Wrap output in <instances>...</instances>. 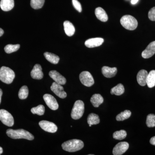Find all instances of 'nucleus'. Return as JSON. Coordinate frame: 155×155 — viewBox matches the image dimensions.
Returning a JSON list of instances; mask_svg holds the SVG:
<instances>
[{
	"instance_id": "20",
	"label": "nucleus",
	"mask_w": 155,
	"mask_h": 155,
	"mask_svg": "<svg viewBox=\"0 0 155 155\" xmlns=\"http://www.w3.org/2000/svg\"><path fill=\"white\" fill-rule=\"evenodd\" d=\"M65 33L68 36H72L75 32V28L73 24L69 21H66L64 23Z\"/></svg>"
},
{
	"instance_id": "30",
	"label": "nucleus",
	"mask_w": 155,
	"mask_h": 155,
	"mask_svg": "<svg viewBox=\"0 0 155 155\" xmlns=\"http://www.w3.org/2000/svg\"><path fill=\"white\" fill-rule=\"evenodd\" d=\"M20 48V45H7L5 48V51L7 54H11V53L17 51Z\"/></svg>"
},
{
	"instance_id": "39",
	"label": "nucleus",
	"mask_w": 155,
	"mask_h": 155,
	"mask_svg": "<svg viewBox=\"0 0 155 155\" xmlns=\"http://www.w3.org/2000/svg\"><path fill=\"white\" fill-rule=\"evenodd\" d=\"M3 152V150L2 148L1 147H0V155L2 154V153Z\"/></svg>"
},
{
	"instance_id": "9",
	"label": "nucleus",
	"mask_w": 155,
	"mask_h": 155,
	"mask_svg": "<svg viewBox=\"0 0 155 155\" xmlns=\"http://www.w3.org/2000/svg\"><path fill=\"white\" fill-rule=\"evenodd\" d=\"M44 100L47 105L53 110H58L59 108V105L57 100L53 96L50 94H45L43 96Z\"/></svg>"
},
{
	"instance_id": "5",
	"label": "nucleus",
	"mask_w": 155,
	"mask_h": 155,
	"mask_svg": "<svg viewBox=\"0 0 155 155\" xmlns=\"http://www.w3.org/2000/svg\"><path fill=\"white\" fill-rule=\"evenodd\" d=\"M84 110V103L80 100L76 101L74 104L71 112V117L77 120L80 119L83 116Z\"/></svg>"
},
{
	"instance_id": "10",
	"label": "nucleus",
	"mask_w": 155,
	"mask_h": 155,
	"mask_svg": "<svg viewBox=\"0 0 155 155\" xmlns=\"http://www.w3.org/2000/svg\"><path fill=\"white\" fill-rule=\"evenodd\" d=\"M51 89L52 91L59 97L64 99L67 96V94L64 91V87L61 84L53 82L52 84L51 87Z\"/></svg>"
},
{
	"instance_id": "3",
	"label": "nucleus",
	"mask_w": 155,
	"mask_h": 155,
	"mask_svg": "<svg viewBox=\"0 0 155 155\" xmlns=\"http://www.w3.org/2000/svg\"><path fill=\"white\" fill-rule=\"evenodd\" d=\"M15 74L14 71L10 68L2 67L0 69V80L4 83L10 84L13 82Z\"/></svg>"
},
{
	"instance_id": "11",
	"label": "nucleus",
	"mask_w": 155,
	"mask_h": 155,
	"mask_svg": "<svg viewBox=\"0 0 155 155\" xmlns=\"http://www.w3.org/2000/svg\"><path fill=\"white\" fill-rule=\"evenodd\" d=\"M129 144L126 142H121L116 145L113 149L114 155H121L124 153L128 150Z\"/></svg>"
},
{
	"instance_id": "29",
	"label": "nucleus",
	"mask_w": 155,
	"mask_h": 155,
	"mask_svg": "<svg viewBox=\"0 0 155 155\" xmlns=\"http://www.w3.org/2000/svg\"><path fill=\"white\" fill-rule=\"evenodd\" d=\"M28 89L26 86H23L20 89L18 93V96L20 99H25L28 96Z\"/></svg>"
},
{
	"instance_id": "18",
	"label": "nucleus",
	"mask_w": 155,
	"mask_h": 155,
	"mask_svg": "<svg viewBox=\"0 0 155 155\" xmlns=\"http://www.w3.org/2000/svg\"><path fill=\"white\" fill-rule=\"evenodd\" d=\"M14 6V0H1L0 2V7L3 11H11Z\"/></svg>"
},
{
	"instance_id": "7",
	"label": "nucleus",
	"mask_w": 155,
	"mask_h": 155,
	"mask_svg": "<svg viewBox=\"0 0 155 155\" xmlns=\"http://www.w3.org/2000/svg\"><path fill=\"white\" fill-rule=\"evenodd\" d=\"M79 79L84 85L88 87L92 86L94 83L92 75L87 71L81 72L79 75Z\"/></svg>"
},
{
	"instance_id": "36",
	"label": "nucleus",
	"mask_w": 155,
	"mask_h": 155,
	"mask_svg": "<svg viewBox=\"0 0 155 155\" xmlns=\"http://www.w3.org/2000/svg\"><path fill=\"white\" fill-rule=\"evenodd\" d=\"M139 0H131V3L132 5H135L136 3H137Z\"/></svg>"
},
{
	"instance_id": "8",
	"label": "nucleus",
	"mask_w": 155,
	"mask_h": 155,
	"mask_svg": "<svg viewBox=\"0 0 155 155\" xmlns=\"http://www.w3.org/2000/svg\"><path fill=\"white\" fill-rule=\"evenodd\" d=\"M39 125L42 129L50 133H55L58 130L57 125L54 123L49 121L45 120L40 121L39 122Z\"/></svg>"
},
{
	"instance_id": "32",
	"label": "nucleus",
	"mask_w": 155,
	"mask_h": 155,
	"mask_svg": "<svg viewBox=\"0 0 155 155\" xmlns=\"http://www.w3.org/2000/svg\"><path fill=\"white\" fill-rule=\"evenodd\" d=\"M146 124L148 127H155V115L150 114L147 116Z\"/></svg>"
},
{
	"instance_id": "2",
	"label": "nucleus",
	"mask_w": 155,
	"mask_h": 155,
	"mask_svg": "<svg viewBox=\"0 0 155 155\" xmlns=\"http://www.w3.org/2000/svg\"><path fill=\"white\" fill-rule=\"evenodd\" d=\"M84 146L83 142L78 139H72L65 142L62 144L63 150L69 152H75L82 149Z\"/></svg>"
},
{
	"instance_id": "23",
	"label": "nucleus",
	"mask_w": 155,
	"mask_h": 155,
	"mask_svg": "<svg viewBox=\"0 0 155 155\" xmlns=\"http://www.w3.org/2000/svg\"><path fill=\"white\" fill-rule=\"evenodd\" d=\"M147 84L149 88H152L155 86V70H152L148 74Z\"/></svg>"
},
{
	"instance_id": "35",
	"label": "nucleus",
	"mask_w": 155,
	"mask_h": 155,
	"mask_svg": "<svg viewBox=\"0 0 155 155\" xmlns=\"http://www.w3.org/2000/svg\"><path fill=\"white\" fill-rule=\"evenodd\" d=\"M150 143L153 145L155 146V136L153 137L150 140Z\"/></svg>"
},
{
	"instance_id": "15",
	"label": "nucleus",
	"mask_w": 155,
	"mask_h": 155,
	"mask_svg": "<svg viewBox=\"0 0 155 155\" xmlns=\"http://www.w3.org/2000/svg\"><path fill=\"white\" fill-rule=\"evenodd\" d=\"M31 75L35 79L40 80L42 79L43 77L44 74L42 71L41 66L39 64H35L31 72Z\"/></svg>"
},
{
	"instance_id": "17",
	"label": "nucleus",
	"mask_w": 155,
	"mask_h": 155,
	"mask_svg": "<svg viewBox=\"0 0 155 155\" xmlns=\"http://www.w3.org/2000/svg\"><path fill=\"white\" fill-rule=\"evenodd\" d=\"M103 75L106 78H111L116 75L117 72V69L116 67L110 68L108 67H103L102 68Z\"/></svg>"
},
{
	"instance_id": "4",
	"label": "nucleus",
	"mask_w": 155,
	"mask_h": 155,
	"mask_svg": "<svg viewBox=\"0 0 155 155\" xmlns=\"http://www.w3.org/2000/svg\"><path fill=\"white\" fill-rule=\"evenodd\" d=\"M120 23L124 28L129 30H135L138 25L137 19L129 15L123 16L120 19Z\"/></svg>"
},
{
	"instance_id": "27",
	"label": "nucleus",
	"mask_w": 155,
	"mask_h": 155,
	"mask_svg": "<svg viewBox=\"0 0 155 155\" xmlns=\"http://www.w3.org/2000/svg\"><path fill=\"white\" fill-rule=\"evenodd\" d=\"M126 136H127V132L124 130L115 131L113 134L114 138L118 140H122L125 139Z\"/></svg>"
},
{
	"instance_id": "28",
	"label": "nucleus",
	"mask_w": 155,
	"mask_h": 155,
	"mask_svg": "<svg viewBox=\"0 0 155 155\" xmlns=\"http://www.w3.org/2000/svg\"><path fill=\"white\" fill-rule=\"evenodd\" d=\"M45 2V0H31V6L35 10L41 9L43 6Z\"/></svg>"
},
{
	"instance_id": "34",
	"label": "nucleus",
	"mask_w": 155,
	"mask_h": 155,
	"mask_svg": "<svg viewBox=\"0 0 155 155\" xmlns=\"http://www.w3.org/2000/svg\"><path fill=\"white\" fill-rule=\"evenodd\" d=\"M148 17L151 21H155V7L152 8L149 11Z\"/></svg>"
},
{
	"instance_id": "31",
	"label": "nucleus",
	"mask_w": 155,
	"mask_h": 155,
	"mask_svg": "<svg viewBox=\"0 0 155 155\" xmlns=\"http://www.w3.org/2000/svg\"><path fill=\"white\" fill-rule=\"evenodd\" d=\"M31 111L33 114H37L39 116H42L45 114V107L42 105H39L35 107L31 108Z\"/></svg>"
},
{
	"instance_id": "6",
	"label": "nucleus",
	"mask_w": 155,
	"mask_h": 155,
	"mask_svg": "<svg viewBox=\"0 0 155 155\" xmlns=\"http://www.w3.org/2000/svg\"><path fill=\"white\" fill-rule=\"evenodd\" d=\"M0 120L4 125L9 127H12L14 125L13 116L8 111L3 109L0 110Z\"/></svg>"
},
{
	"instance_id": "33",
	"label": "nucleus",
	"mask_w": 155,
	"mask_h": 155,
	"mask_svg": "<svg viewBox=\"0 0 155 155\" xmlns=\"http://www.w3.org/2000/svg\"><path fill=\"white\" fill-rule=\"evenodd\" d=\"M72 2L74 8L78 12H81L82 11V8L80 3L78 0H72Z\"/></svg>"
},
{
	"instance_id": "37",
	"label": "nucleus",
	"mask_w": 155,
	"mask_h": 155,
	"mask_svg": "<svg viewBox=\"0 0 155 155\" xmlns=\"http://www.w3.org/2000/svg\"><path fill=\"white\" fill-rule=\"evenodd\" d=\"M3 94V92L2 90L0 88V104L1 103V100H2V96Z\"/></svg>"
},
{
	"instance_id": "24",
	"label": "nucleus",
	"mask_w": 155,
	"mask_h": 155,
	"mask_svg": "<svg viewBox=\"0 0 155 155\" xmlns=\"http://www.w3.org/2000/svg\"><path fill=\"white\" fill-rule=\"evenodd\" d=\"M125 92V88L122 84H119L116 86L113 87L111 89L110 93L112 94L117 96L121 95L124 94Z\"/></svg>"
},
{
	"instance_id": "13",
	"label": "nucleus",
	"mask_w": 155,
	"mask_h": 155,
	"mask_svg": "<svg viewBox=\"0 0 155 155\" xmlns=\"http://www.w3.org/2000/svg\"><path fill=\"white\" fill-rule=\"evenodd\" d=\"M155 54V41L152 42L147 46L146 49L142 53V56L145 59H148Z\"/></svg>"
},
{
	"instance_id": "25",
	"label": "nucleus",
	"mask_w": 155,
	"mask_h": 155,
	"mask_svg": "<svg viewBox=\"0 0 155 155\" xmlns=\"http://www.w3.org/2000/svg\"><path fill=\"white\" fill-rule=\"evenodd\" d=\"M87 121L89 125H97L100 123V119L99 116L97 114H91L87 117Z\"/></svg>"
},
{
	"instance_id": "26",
	"label": "nucleus",
	"mask_w": 155,
	"mask_h": 155,
	"mask_svg": "<svg viewBox=\"0 0 155 155\" xmlns=\"http://www.w3.org/2000/svg\"><path fill=\"white\" fill-rule=\"evenodd\" d=\"M131 115V113L130 110H125L124 112H122L118 114L116 116V119L117 121H124L130 118Z\"/></svg>"
},
{
	"instance_id": "21",
	"label": "nucleus",
	"mask_w": 155,
	"mask_h": 155,
	"mask_svg": "<svg viewBox=\"0 0 155 155\" xmlns=\"http://www.w3.org/2000/svg\"><path fill=\"white\" fill-rule=\"evenodd\" d=\"M104 101V98L100 94L93 95L91 98V102L95 107H98L100 105L103 104Z\"/></svg>"
},
{
	"instance_id": "12",
	"label": "nucleus",
	"mask_w": 155,
	"mask_h": 155,
	"mask_svg": "<svg viewBox=\"0 0 155 155\" xmlns=\"http://www.w3.org/2000/svg\"><path fill=\"white\" fill-rule=\"evenodd\" d=\"M49 75L56 83L61 85H64L67 82L66 78L56 70L50 71Z\"/></svg>"
},
{
	"instance_id": "19",
	"label": "nucleus",
	"mask_w": 155,
	"mask_h": 155,
	"mask_svg": "<svg viewBox=\"0 0 155 155\" xmlns=\"http://www.w3.org/2000/svg\"><path fill=\"white\" fill-rule=\"evenodd\" d=\"M95 14L97 18L102 22H106L107 21L108 19L107 14L102 8L98 7L96 8Z\"/></svg>"
},
{
	"instance_id": "16",
	"label": "nucleus",
	"mask_w": 155,
	"mask_h": 155,
	"mask_svg": "<svg viewBox=\"0 0 155 155\" xmlns=\"http://www.w3.org/2000/svg\"><path fill=\"white\" fill-rule=\"evenodd\" d=\"M147 72L146 70L142 69L137 73V78L139 84L142 86H145L147 84V77L148 76Z\"/></svg>"
},
{
	"instance_id": "40",
	"label": "nucleus",
	"mask_w": 155,
	"mask_h": 155,
	"mask_svg": "<svg viewBox=\"0 0 155 155\" xmlns=\"http://www.w3.org/2000/svg\"><path fill=\"white\" fill-rule=\"evenodd\" d=\"M89 126H90V127H91V125H89Z\"/></svg>"
},
{
	"instance_id": "38",
	"label": "nucleus",
	"mask_w": 155,
	"mask_h": 155,
	"mask_svg": "<svg viewBox=\"0 0 155 155\" xmlns=\"http://www.w3.org/2000/svg\"><path fill=\"white\" fill-rule=\"evenodd\" d=\"M4 30L2 28H0V37L2 36L4 34Z\"/></svg>"
},
{
	"instance_id": "1",
	"label": "nucleus",
	"mask_w": 155,
	"mask_h": 155,
	"mask_svg": "<svg viewBox=\"0 0 155 155\" xmlns=\"http://www.w3.org/2000/svg\"><path fill=\"white\" fill-rule=\"evenodd\" d=\"M6 134L9 137L14 139H25L28 140H33L34 137L31 134L29 133L24 129H18V130H13L9 129L6 131Z\"/></svg>"
},
{
	"instance_id": "14",
	"label": "nucleus",
	"mask_w": 155,
	"mask_h": 155,
	"mask_svg": "<svg viewBox=\"0 0 155 155\" xmlns=\"http://www.w3.org/2000/svg\"><path fill=\"white\" fill-rule=\"evenodd\" d=\"M104 42V39L101 38H95L87 40L85 42V45L87 47L93 48L101 45Z\"/></svg>"
},
{
	"instance_id": "22",
	"label": "nucleus",
	"mask_w": 155,
	"mask_h": 155,
	"mask_svg": "<svg viewBox=\"0 0 155 155\" xmlns=\"http://www.w3.org/2000/svg\"><path fill=\"white\" fill-rule=\"evenodd\" d=\"M46 60L53 64H57L59 63L60 61V58L58 56L52 53L45 52L44 54Z\"/></svg>"
}]
</instances>
